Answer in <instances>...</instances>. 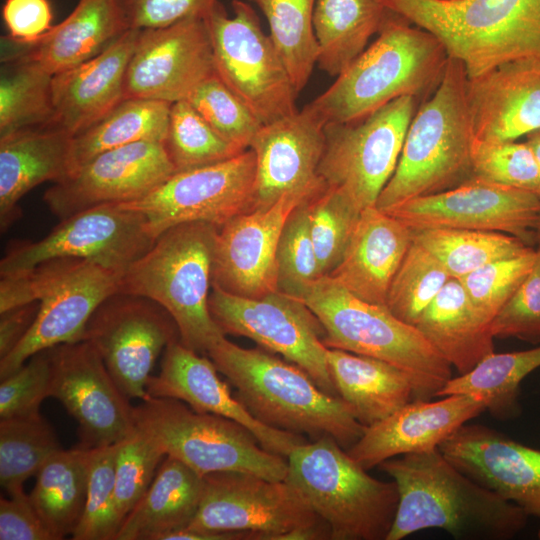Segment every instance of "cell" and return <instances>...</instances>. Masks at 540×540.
<instances>
[{"label":"cell","mask_w":540,"mask_h":540,"mask_svg":"<svg viewBox=\"0 0 540 540\" xmlns=\"http://www.w3.org/2000/svg\"><path fill=\"white\" fill-rule=\"evenodd\" d=\"M418 103L400 97L359 122L324 127L318 175L359 212L376 205L393 175Z\"/></svg>","instance_id":"cell-12"},{"label":"cell","mask_w":540,"mask_h":540,"mask_svg":"<svg viewBox=\"0 0 540 540\" xmlns=\"http://www.w3.org/2000/svg\"><path fill=\"white\" fill-rule=\"evenodd\" d=\"M391 11L385 0H315L319 68L337 77L367 48Z\"/></svg>","instance_id":"cell-35"},{"label":"cell","mask_w":540,"mask_h":540,"mask_svg":"<svg viewBox=\"0 0 540 540\" xmlns=\"http://www.w3.org/2000/svg\"><path fill=\"white\" fill-rule=\"evenodd\" d=\"M219 0H120L130 28L154 29L205 19Z\"/></svg>","instance_id":"cell-54"},{"label":"cell","mask_w":540,"mask_h":540,"mask_svg":"<svg viewBox=\"0 0 540 540\" xmlns=\"http://www.w3.org/2000/svg\"><path fill=\"white\" fill-rule=\"evenodd\" d=\"M467 85L465 65L449 56L439 86L418 106L409 124L397 167L378 197L377 208L388 210L471 178L474 133Z\"/></svg>","instance_id":"cell-4"},{"label":"cell","mask_w":540,"mask_h":540,"mask_svg":"<svg viewBox=\"0 0 540 540\" xmlns=\"http://www.w3.org/2000/svg\"><path fill=\"white\" fill-rule=\"evenodd\" d=\"M50 382L51 362L47 349L1 379L0 419L39 412L42 401L49 397Z\"/></svg>","instance_id":"cell-52"},{"label":"cell","mask_w":540,"mask_h":540,"mask_svg":"<svg viewBox=\"0 0 540 540\" xmlns=\"http://www.w3.org/2000/svg\"><path fill=\"white\" fill-rule=\"evenodd\" d=\"M171 105L150 99L124 98L100 120L73 136L71 174L102 152L142 141L163 143Z\"/></svg>","instance_id":"cell-37"},{"label":"cell","mask_w":540,"mask_h":540,"mask_svg":"<svg viewBox=\"0 0 540 540\" xmlns=\"http://www.w3.org/2000/svg\"><path fill=\"white\" fill-rule=\"evenodd\" d=\"M90 449H59L36 474L29 494L36 511L55 537L72 535L84 511Z\"/></svg>","instance_id":"cell-36"},{"label":"cell","mask_w":540,"mask_h":540,"mask_svg":"<svg viewBox=\"0 0 540 540\" xmlns=\"http://www.w3.org/2000/svg\"><path fill=\"white\" fill-rule=\"evenodd\" d=\"M525 142L534 152L540 165V129L527 134L525 136Z\"/></svg>","instance_id":"cell-58"},{"label":"cell","mask_w":540,"mask_h":540,"mask_svg":"<svg viewBox=\"0 0 540 540\" xmlns=\"http://www.w3.org/2000/svg\"><path fill=\"white\" fill-rule=\"evenodd\" d=\"M448 59L436 36L392 10L375 41L304 107L325 127L359 122L404 96L421 104L439 86Z\"/></svg>","instance_id":"cell-2"},{"label":"cell","mask_w":540,"mask_h":540,"mask_svg":"<svg viewBox=\"0 0 540 540\" xmlns=\"http://www.w3.org/2000/svg\"><path fill=\"white\" fill-rule=\"evenodd\" d=\"M233 15L217 2L205 18L215 73L262 125L297 112V93L288 70L255 10L232 1Z\"/></svg>","instance_id":"cell-11"},{"label":"cell","mask_w":540,"mask_h":540,"mask_svg":"<svg viewBox=\"0 0 540 540\" xmlns=\"http://www.w3.org/2000/svg\"><path fill=\"white\" fill-rule=\"evenodd\" d=\"M146 217L120 204H104L61 219L41 240L19 241L0 261V276L44 261L77 258L123 274L155 243Z\"/></svg>","instance_id":"cell-13"},{"label":"cell","mask_w":540,"mask_h":540,"mask_svg":"<svg viewBox=\"0 0 540 540\" xmlns=\"http://www.w3.org/2000/svg\"><path fill=\"white\" fill-rule=\"evenodd\" d=\"M61 449L52 426L39 412L0 419V484L9 496Z\"/></svg>","instance_id":"cell-41"},{"label":"cell","mask_w":540,"mask_h":540,"mask_svg":"<svg viewBox=\"0 0 540 540\" xmlns=\"http://www.w3.org/2000/svg\"><path fill=\"white\" fill-rule=\"evenodd\" d=\"M451 278L438 259L413 241L391 282L386 307L401 321L416 326Z\"/></svg>","instance_id":"cell-44"},{"label":"cell","mask_w":540,"mask_h":540,"mask_svg":"<svg viewBox=\"0 0 540 540\" xmlns=\"http://www.w3.org/2000/svg\"><path fill=\"white\" fill-rule=\"evenodd\" d=\"M540 367V345L523 351L488 355L471 371L452 377L436 394H480L488 399L487 409L498 419L520 416L522 381Z\"/></svg>","instance_id":"cell-38"},{"label":"cell","mask_w":540,"mask_h":540,"mask_svg":"<svg viewBox=\"0 0 540 540\" xmlns=\"http://www.w3.org/2000/svg\"><path fill=\"white\" fill-rule=\"evenodd\" d=\"M209 310L224 334L247 337L305 370L326 393L339 396L323 344L325 330L299 298L276 291L262 298L227 293L212 286Z\"/></svg>","instance_id":"cell-14"},{"label":"cell","mask_w":540,"mask_h":540,"mask_svg":"<svg viewBox=\"0 0 540 540\" xmlns=\"http://www.w3.org/2000/svg\"><path fill=\"white\" fill-rule=\"evenodd\" d=\"M161 142L142 141L102 152L43 195L49 210L64 219L104 204L139 200L175 173Z\"/></svg>","instance_id":"cell-22"},{"label":"cell","mask_w":540,"mask_h":540,"mask_svg":"<svg viewBox=\"0 0 540 540\" xmlns=\"http://www.w3.org/2000/svg\"><path fill=\"white\" fill-rule=\"evenodd\" d=\"M471 178L528 191L540 197V165L525 141L474 139Z\"/></svg>","instance_id":"cell-46"},{"label":"cell","mask_w":540,"mask_h":540,"mask_svg":"<svg viewBox=\"0 0 540 540\" xmlns=\"http://www.w3.org/2000/svg\"><path fill=\"white\" fill-rule=\"evenodd\" d=\"M463 62L468 78L519 59H540V0H385Z\"/></svg>","instance_id":"cell-8"},{"label":"cell","mask_w":540,"mask_h":540,"mask_svg":"<svg viewBox=\"0 0 540 540\" xmlns=\"http://www.w3.org/2000/svg\"><path fill=\"white\" fill-rule=\"evenodd\" d=\"M130 29L120 0H78L72 12L39 40L1 38V60L22 56L52 75L96 56Z\"/></svg>","instance_id":"cell-30"},{"label":"cell","mask_w":540,"mask_h":540,"mask_svg":"<svg viewBox=\"0 0 540 540\" xmlns=\"http://www.w3.org/2000/svg\"><path fill=\"white\" fill-rule=\"evenodd\" d=\"M463 473L540 518V450L481 424H464L439 447Z\"/></svg>","instance_id":"cell-24"},{"label":"cell","mask_w":540,"mask_h":540,"mask_svg":"<svg viewBox=\"0 0 540 540\" xmlns=\"http://www.w3.org/2000/svg\"><path fill=\"white\" fill-rule=\"evenodd\" d=\"M40 303L34 301L0 313V358L10 353L33 325Z\"/></svg>","instance_id":"cell-57"},{"label":"cell","mask_w":540,"mask_h":540,"mask_svg":"<svg viewBox=\"0 0 540 540\" xmlns=\"http://www.w3.org/2000/svg\"><path fill=\"white\" fill-rule=\"evenodd\" d=\"M207 356L237 389V398L248 411L269 427L313 440L328 436L345 450L366 429L341 397L324 392L292 362L240 347L225 337Z\"/></svg>","instance_id":"cell-3"},{"label":"cell","mask_w":540,"mask_h":540,"mask_svg":"<svg viewBox=\"0 0 540 540\" xmlns=\"http://www.w3.org/2000/svg\"><path fill=\"white\" fill-rule=\"evenodd\" d=\"M162 144L176 172L214 164L245 151L220 137L187 100L171 105Z\"/></svg>","instance_id":"cell-43"},{"label":"cell","mask_w":540,"mask_h":540,"mask_svg":"<svg viewBox=\"0 0 540 540\" xmlns=\"http://www.w3.org/2000/svg\"><path fill=\"white\" fill-rule=\"evenodd\" d=\"M2 18L7 37L21 44L39 40L53 27L49 0H6Z\"/></svg>","instance_id":"cell-55"},{"label":"cell","mask_w":540,"mask_h":540,"mask_svg":"<svg viewBox=\"0 0 540 540\" xmlns=\"http://www.w3.org/2000/svg\"><path fill=\"white\" fill-rule=\"evenodd\" d=\"M290 483L331 529V540H386L399 495L394 481L370 476L333 438L297 446L287 457Z\"/></svg>","instance_id":"cell-9"},{"label":"cell","mask_w":540,"mask_h":540,"mask_svg":"<svg viewBox=\"0 0 540 540\" xmlns=\"http://www.w3.org/2000/svg\"><path fill=\"white\" fill-rule=\"evenodd\" d=\"M314 6L315 0H264L260 7L297 94L307 85L318 60Z\"/></svg>","instance_id":"cell-42"},{"label":"cell","mask_w":540,"mask_h":540,"mask_svg":"<svg viewBox=\"0 0 540 540\" xmlns=\"http://www.w3.org/2000/svg\"><path fill=\"white\" fill-rule=\"evenodd\" d=\"M121 273L77 258H57L0 279V313L38 301L36 319L17 346L0 358V379L38 352L83 339L97 307L118 292Z\"/></svg>","instance_id":"cell-6"},{"label":"cell","mask_w":540,"mask_h":540,"mask_svg":"<svg viewBox=\"0 0 540 540\" xmlns=\"http://www.w3.org/2000/svg\"><path fill=\"white\" fill-rule=\"evenodd\" d=\"M1 61L0 136L51 126L53 75L22 56Z\"/></svg>","instance_id":"cell-39"},{"label":"cell","mask_w":540,"mask_h":540,"mask_svg":"<svg viewBox=\"0 0 540 540\" xmlns=\"http://www.w3.org/2000/svg\"><path fill=\"white\" fill-rule=\"evenodd\" d=\"M82 340L94 345L128 399L144 400L156 359L170 343L180 340V335L161 305L142 296L116 292L93 312Z\"/></svg>","instance_id":"cell-17"},{"label":"cell","mask_w":540,"mask_h":540,"mask_svg":"<svg viewBox=\"0 0 540 540\" xmlns=\"http://www.w3.org/2000/svg\"><path fill=\"white\" fill-rule=\"evenodd\" d=\"M164 456L161 448L136 427L118 442L115 496L121 524L149 488Z\"/></svg>","instance_id":"cell-51"},{"label":"cell","mask_w":540,"mask_h":540,"mask_svg":"<svg viewBox=\"0 0 540 540\" xmlns=\"http://www.w3.org/2000/svg\"><path fill=\"white\" fill-rule=\"evenodd\" d=\"M117 444L89 448L86 502L73 540H116L121 527L115 496Z\"/></svg>","instance_id":"cell-45"},{"label":"cell","mask_w":540,"mask_h":540,"mask_svg":"<svg viewBox=\"0 0 540 540\" xmlns=\"http://www.w3.org/2000/svg\"><path fill=\"white\" fill-rule=\"evenodd\" d=\"M534 232H535V245H536V248H540V211H539V214H538V217H537Z\"/></svg>","instance_id":"cell-59"},{"label":"cell","mask_w":540,"mask_h":540,"mask_svg":"<svg viewBox=\"0 0 540 540\" xmlns=\"http://www.w3.org/2000/svg\"><path fill=\"white\" fill-rule=\"evenodd\" d=\"M73 136L52 126L27 128L0 136L1 231L21 214L22 197L34 187L60 182L72 172Z\"/></svg>","instance_id":"cell-31"},{"label":"cell","mask_w":540,"mask_h":540,"mask_svg":"<svg viewBox=\"0 0 540 540\" xmlns=\"http://www.w3.org/2000/svg\"><path fill=\"white\" fill-rule=\"evenodd\" d=\"M412 230L448 228L502 232L535 246L540 197L534 193L470 178L439 193L383 210Z\"/></svg>","instance_id":"cell-19"},{"label":"cell","mask_w":540,"mask_h":540,"mask_svg":"<svg viewBox=\"0 0 540 540\" xmlns=\"http://www.w3.org/2000/svg\"><path fill=\"white\" fill-rule=\"evenodd\" d=\"M186 100L220 137L241 150L250 147L262 126L216 74L200 83Z\"/></svg>","instance_id":"cell-48"},{"label":"cell","mask_w":540,"mask_h":540,"mask_svg":"<svg viewBox=\"0 0 540 540\" xmlns=\"http://www.w3.org/2000/svg\"><path fill=\"white\" fill-rule=\"evenodd\" d=\"M139 29L130 28L105 50L53 75L52 127L72 136L100 120L124 99V80Z\"/></svg>","instance_id":"cell-28"},{"label":"cell","mask_w":540,"mask_h":540,"mask_svg":"<svg viewBox=\"0 0 540 540\" xmlns=\"http://www.w3.org/2000/svg\"><path fill=\"white\" fill-rule=\"evenodd\" d=\"M474 139L516 141L540 129V59L510 61L468 78Z\"/></svg>","instance_id":"cell-27"},{"label":"cell","mask_w":540,"mask_h":540,"mask_svg":"<svg viewBox=\"0 0 540 540\" xmlns=\"http://www.w3.org/2000/svg\"><path fill=\"white\" fill-rule=\"evenodd\" d=\"M0 540H55L25 492L0 499Z\"/></svg>","instance_id":"cell-56"},{"label":"cell","mask_w":540,"mask_h":540,"mask_svg":"<svg viewBox=\"0 0 540 540\" xmlns=\"http://www.w3.org/2000/svg\"><path fill=\"white\" fill-rule=\"evenodd\" d=\"M325 186L322 180L224 224L216 240L212 286L248 298L278 291L276 253L282 229L293 210Z\"/></svg>","instance_id":"cell-20"},{"label":"cell","mask_w":540,"mask_h":540,"mask_svg":"<svg viewBox=\"0 0 540 540\" xmlns=\"http://www.w3.org/2000/svg\"><path fill=\"white\" fill-rule=\"evenodd\" d=\"M133 419L165 456L202 476L239 471L274 481L286 479L287 458L264 449L246 427L226 417L197 412L180 400L148 396L133 407Z\"/></svg>","instance_id":"cell-10"},{"label":"cell","mask_w":540,"mask_h":540,"mask_svg":"<svg viewBox=\"0 0 540 540\" xmlns=\"http://www.w3.org/2000/svg\"><path fill=\"white\" fill-rule=\"evenodd\" d=\"M218 230L206 222L167 229L121 275L118 288L161 305L175 321L180 342L206 355L225 337L208 304Z\"/></svg>","instance_id":"cell-5"},{"label":"cell","mask_w":540,"mask_h":540,"mask_svg":"<svg viewBox=\"0 0 540 540\" xmlns=\"http://www.w3.org/2000/svg\"><path fill=\"white\" fill-rule=\"evenodd\" d=\"M307 206L320 273L328 275L339 263L360 212L327 185L308 200Z\"/></svg>","instance_id":"cell-47"},{"label":"cell","mask_w":540,"mask_h":540,"mask_svg":"<svg viewBox=\"0 0 540 540\" xmlns=\"http://www.w3.org/2000/svg\"><path fill=\"white\" fill-rule=\"evenodd\" d=\"M441 399H414L380 422L366 427L346 451L369 470L385 460L439 449L462 425L487 409L480 394H452Z\"/></svg>","instance_id":"cell-25"},{"label":"cell","mask_w":540,"mask_h":540,"mask_svg":"<svg viewBox=\"0 0 540 540\" xmlns=\"http://www.w3.org/2000/svg\"><path fill=\"white\" fill-rule=\"evenodd\" d=\"M413 241L428 250L456 279L491 262L534 249L506 233L467 229L413 230Z\"/></svg>","instance_id":"cell-40"},{"label":"cell","mask_w":540,"mask_h":540,"mask_svg":"<svg viewBox=\"0 0 540 540\" xmlns=\"http://www.w3.org/2000/svg\"><path fill=\"white\" fill-rule=\"evenodd\" d=\"M412 242L413 230L405 223L376 206L365 208L328 276L354 296L386 306L391 282Z\"/></svg>","instance_id":"cell-29"},{"label":"cell","mask_w":540,"mask_h":540,"mask_svg":"<svg viewBox=\"0 0 540 540\" xmlns=\"http://www.w3.org/2000/svg\"><path fill=\"white\" fill-rule=\"evenodd\" d=\"M49 397L56 398L77 421L80 447L116 444L134 429L133 407L87 340L49 349Z\"/></svg>","instance_id":"cell-18"},{"label":"cell","mask_w":540,"mask_h":540,"mask_svg":"<svg viewBox=\"0 0 540 540\" xmlns=\"http://www.w3.org/2000/svg\"><path fill=\"white\" fill-rule=\"evenodd\" d=\"M416 327L459 375L494 352L490 324L477 315L456 278L446 283Z\"/></svg>","instance_id":"cell-34"},{"label":"cell","mask_w":540,"mask_h":540,"mask_svg":"<svg viewBox=\"0 0 540 540\" xmlns=\"http://www.w3.org/2000/svg\"><path fill=\"white\" fill-rule=\"evenodd\" d=\"M326 360L339 397L365 427L380 422L414 399L411 378L391 363L327 347Z\"/></svg>","instance_id":"cell-32"},{"label":"cell","mask_w":540,"mask_h":540,"mask_svg":"<svg viewBox=\"0 0 540 540\" xmlns=\"http://www.w3.org/2000/svg\"><path fill=\"white\" fill-rule=\"evenodd\" d=\"M537 537H538V539H540V528L538 530Z\"/></svg>","instance_id":"cell-61"},{"label":"cell","mask_w":540,"mask_h":540,"mask_svg":"<svg viewBox=\"0 0 540 540\" xmlns=\"http://www.w3.org/2000/svg\"><path fill=\"white\" fill-rule=\"evenodd\" d=\"M255 179V154L248 148L214 164L175 172L143 198L120 205L141 212L156 239L187 222H206L220 229L254 209Z\"/></svg>","instance_id":"cell-15"},{"label":"cell","mask_w":540,"mask_h":540,"mask_svg":"<svg viewBox=\"0 0 540 540\" xmlns=\"http://www.w3.org/2000/svg\"><path fill=\"white\" fill-rule=\"evenodd\" d=\"M534 266L490 324L497 338H518L540 343V248Z\"/></svg>","instance_id":"cell-53"},{"label":"cell","mask_w":540,"mask_h":540,"mask_svg":"<svg viewBox=\"0 0 540 540\" xmlns=\"http://www.w3.org/2000/svg\"><path fill=\"white\" fill-rule=\"evenodd\" d=\"M301 300L321 322L327 348L391 363L411 378L414 399H432L453 377L452 366L416 326L386 306L364 301L328 275L312 282Z\"/></svg>","instance_id":"cell-7"},{"label":"cell","mask_w":540,"mask_h":540,"mask_svg":"<svg viewBox=\"0 0 540 540\" xmlns=\"http://www.w3.org/2000/svg\"><path fill=\"white\" fill-rule=\"evenodd\" d=\"M309 199L288 217L276 253L278 291L299 299L307 287L322 276L310 234Z\"/></svg>","instance_id":"cell-50"},{"label":"cell","mask_w":540,"mask_h":540,"mask_svg":"<svg viewBox=\"0 0 540 540\" xmlns=\"http://www.w3.org/2000/svg\"><path fill=\"white\" fill-rule=\"evenodd\" d=\"M379 468L399 495L386 540L426 529L462 540H508L527 525L529 516L519 506L477 483L439 449L393 457Z\"/></svg>","instance_id":"cell-1"},{"label":"cell","mask_w":540,"mask_h":540,"mask_svg":"<svg viewBox=\"0 0 540 540\" xmlns=\"http://www.w3.org/2000/svg\"><path fill=\"white\" fill-rule=\"evenodd\" d=\"M146 391L151 397L180 400L197 412L231 419L246 427L264 449L285 458L297 446L307 442L303 435L258 421L232 395L229 386L218 376L212 360L186 347L180 340L165 348L161 370L157 376L149 377Z\"/></svg>","instance_id":"cell-23"},{"label":"cell","mask_w":540,"mask_h":540,"mask_svg":"<svg viewBox=\"0 0 540 540\" xmlns=\"http://www.w3.org/2000/svg\"><path fill=\"white\" fill-rule=\"evenodd\" d=\"M321 518L286 480L220 471L203 476L198 512L188 526L214 533H237L244 540H278Z\"/></svg>","instance_id":"cell-16"},{"label":"cell","mask_w":540,"mask_h":540,"mask_svg":"<svg viewBox=\"0 0 540 540\" xmlns=\"http://www.w3.org/2000/svg\"><path fill=\"white\" fill-rule=\"evenodd\" d=\"M203 476L165 456L149 488L123 520L116 540H160L188 527L201 502Z\"/></svg>","instance_id":"cell-33"},{"label":"cell","mask_w":540,"mask_h":540,"mask_svg":"<svg viewBox=\"0 0 540 540\" xmlns=\"http://www.w3.org/2000/svg\"><path fill=\"white\" fill-rule=\"evenodd\" d=\"M324 147V126L305 107L262 125L249 147L256 159L254 209L269 208L282 196L321 182Z\"/></svg>","instance_id":"cell-26"},{"label":"cell","mask_w":540,"mask_h":540,"mask_svg":"<svg viewBox=\"0 0 540 540\" xmlns=\"http://www.w3.org/2000/svg\"><path fill=\"white\" fill-rule=\"evenodd\" d=\"M216 74L205 19L190 18L173 25L139 30L127 66L124 98L173 104Z\"/></svg>","instance_id":"cell-21"},{"label":"cell","mask_w":540,"mask_h":540,"mask_svg":"<svg viewBox=\"0 0 540 540\" xmlns=\"http://www.w3.org/2000/svg\"><path fill=\"white\" fill-rule=\"evenodd\" d=\"M536 248L522 255L500 259L458 279L477 315L491 324L531 272Z\"/></svg>","instance_id":"cell-49"},{"label":"cell","mask_w":540,"mask_h":540,"mask_svg":"<svg viewBox=\"0 0 540 540\" xmlns=\"http://www.w3.org/2000/svg\"><path fill=\"white\" fill-rule=\"evenodd\" d=\"M249 1L254 2L259 8L264 2V0H249Z\"/></svg>","instance_id":"cell-60"}]
</instances>
